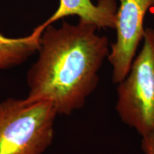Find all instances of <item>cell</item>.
Masks as SVG:
<instances>
[{
    "label": "cell",
    "mask_w": 154,
    "mask_h": 154,
    "mask_svg": "<svg viewBox=\"0 0 154 154\" xmlns=\"http://www.w3.org/2000/svg\"><path fill=\"white\" fill-rule=\"evenodd\" d=\"M98 28L79 20L46 26L38 57L26 74L29 102L49 101L58 115L82 109L99 82V72L110 50L109 39Z\"/></svg>",
    "instance_id": "1"
},
{
    "label": "cell",
    "mask_w": 154,
    "mask_h": 154,
    "mask_svg": "<svg viewBox=\"0 0 154 154\" xmlns=\"http://www.w3.org/2000/svg\"><path fill=\"white\" fill-rule=\"evenodd\" d=\"M57 116L49 101L0 102V154H44L53 142Z\"/></svg>",
    "instance_id": "2"
},
{
    "label": "cell",
    "mask_w": 154,
    "mask_h": 154,
    "mask_svg": "<svg viewBox=\"0 0 154 154\" xmlns=\"http://www.w3.org/2000/svg\"><path fill=\"white\" fill-rule=\"evenodd\" d=\"M116 111L140 136L154 131V29L146 28L143 47L118 84Z\"/></svg>",
    "instance_id": "3"
},
{
    "label": "cell",
    "mask_w": 154,
    "mask_h": 154,
    "mask_svg": "<svg viewBox=\"0 0 154 154\" xmlns=\"http://www.w3.org/2000/svg\"><path fill=\"white\" fill-rule=\"evenodd\" d=\"M115 29L116 40L111 44L108 60L112 66V81L118 84L129 72L136 50L143 41L144 18L154 7V0H119Z\"/></svg>",
    "instance_id": "4"
},
{
    "label": "cell",
    "mask_w": 154,
    "mask_h": 154,
    "mask_svg": "<svg viewBox=\"0 0 154 154\" xmlns=\"http://www.w3.org/2000/svg\"><path fill=\"white\" fill-rule=\"evenodd\" d=\"M118 6L116 0H59V7L52 15L39 26L42 29L66 17L77 16L79 20L99 29H115Z\"/></svg>",
    "instance_id": "5"
},
{
    "label": "cell",
    "mask_w": 154,
    "mask_h": 154,
    "mask_svg": "<svg viewBox=\"0 0 154 154\" xmlns=\"http://www.w3.org/2000/svg\"><path fill=\"white\" fill-rule=\"evenodd\" d=\"M43 31L38 25L32 33L20 37H9L0 32V70L19 66L37 53Z\"/></svg>",
    "instance_id": "6"
},
{
    "label": "cell",
    "mask_w": 154,
    "mask_h": 154,
    "mask_svg": "<svg viewBox=\"0 0 154 154\" xmlns=\"http://www.w3.org/2000/svg\"><path fill=\"white\" fill-rule=\"evenodd\" d=\"M140 147L144 154H154V131L141 136Z\"/></svg>",
    "instance_id": "7"
}]
</instances>
